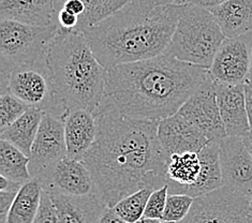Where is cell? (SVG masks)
I'll return each mask as SVG.
<instances>
[{"label":"cell","mask_w":252,"mask_h":223,"mask_svg":"<svg viewBox=\"0 0 252 223\" xmlns=\"http://www.w3.org/2000/svg\"><path fill=\"white\" fill-rule=\"evenodd\" d=\"M225 1H227V0H187L186 3H193L199 5V7L211 10L213 8L218 7V5L222 3H224Z\"/></svg>","instance_id":"obj_37"},{"label":"cell","mask_w":252,"mask_h":223,"mask_svg":"<svg viewBox=\"0 0 252 223\" xmlns=\"http://www.w3.org/2000/svg\"><path fill=\"white\" fill-rule=\"evenodd\" d=\"M63 123L68 157L83 161L97 136L94 114L86 108H74L65 114Z\"/></svg>","instance_id":"obj_16"},{"label":"cell","mask_w":252,"mask_h":223,"mask_svg":"<svg viewBox=\"0 0 252 223\" xmlns=\"http://www.w3.org/2000/svg\"><path fill=\"white\" fill-rule=\"evenodd\" d=\"M248 78L252 81V54H251V64H250V71H249Z\"/></svg>","instance_id":"obj_41"},{"label":"cell","mask_w":252,"mask_h":223,"mask_svg":"<svg viewBox=\"0 0 252 223\" xmlns=\"http://www.w3.org/2000/svg\"><path fill=\"white\" fill-rule=\"evenodd\" d=\"M1 92L11 93L31 107L63 119L69 111L59 97L46 57L0 71Z\"/></svg>","instance_id":"obj_6"},{"label":"cell","mask_w":252,"mask_h":223,"mask_svg":"<svg viewBox=\"0 0 252 223\" xmlns=\"http://www.w3.org/2000/svg\"><path fill=\"white\" fill-rule=\"evenodd\" d=\"M194 197L183 193H169L166 200L162 221L166 223H177L184 220L190 212Z\"/></svg>","instance_id":"obj_28"},{"label":"cell","mask_w":252,"mask_h":223,"mask_svg":"<svg viewBox=\"0 0 252 223\" xmlns=\"http://www.w3.org/2000/svg\"><path fill=\"white\" fill-rule=\"evenodd\" d=\"M241 223H252V214H249Z\"/></svg>","instance_id":"obj_40"},{"label":"cell","mask_w":252,"mask_h":223,"mask_svg":"<svg viewBox=\"0 0 252 223\" xmlns=\"http://www.w3.org/2000/svg\"><path fill=\"white\" fill-rule=\"evenodd\" d=\"M226 38L252 32V0H227L209 10Z\"/></svg>","instance_id":"obj_20"},{"label":"cell","mask_w":252,"mask_h":223,"mask_svg":"<svg viewBox=\"0 0 252 223\" xmlns=\"http://www.w3.org/2000/svg\"><path fill=\"white\" fill-rule=\"evenodd\" d=\"M250 214H252V195L250 197Z\"/></svg>","instance_id":"obj_43"},{"label":"cell","mask_w":252,"mask_h":223,"mask_svg":"<svg viewBox=\"0 0 252 223\" xmlns=\"http://www.w3.org/2000/svg\"><path fill=\"white\" fill-rule=\"evenodd\" d=\"M225 38L211 11L185 3L166 53L183 62L209 69Z\"/></svg>","instance_id":"obj_5"},{"label":"cell","mask_w":252,"mask_h":223,"mask_svg":"<svg viewBox=\"0 0 252 223\" xmlns=\"http://www.w3.org/2000/svg\"><path fill=\"white\" fill-rule=\"evenodd\" d=\"M42 186L33 177L22 186L10 208L7 223H33L42 197Z\"/></svg>","instance_id":"obj_23"},{"label":"cell","mask_w":252,"mask_h":223,"mask_svg":"<svg viewBox=\"0 0 252 223\" xmlns=\"http://www.w3.org/2000/svg\"><path fill=\"white\" fill-rule=\"evenodd\" d=\"M184 5L174 0H131L83 32L107 69L157 57L169 49Z\"/></svg>","instance_id":"obj_3"},{"label":"cell","mask_w":252,"mask_h":223,"mask_svg":"<svg viewBox=\"0 0 252 223\" xmlns=\"http://www.w3.org/2000/svg\"><path fill=\"white\" fill-rule=\"evenodd\" d=\"M167 196H169V186L167 185L154 190L148 198L144 217L161 220L164 213Z\"/></svg>","instance_id":"obj_29"},{"label":"cell","mask_w":252,"mask_h":223,"mask_svg":"<svg viewBox=\"0 0 252 223\" xmlns=\"http://www.w3.org/2000/svg\"><path fill=\"white\" fill-rule=\"evenodd\" d=\"M64 1L65 0H55L56 13L61 10L62 4ZM82 1L86 5V11L84 15L80 17L77 32H83L85 29L95 25L115 13L131 0H82Z\"/></svg>","instance_id":"obj_25"},{"label":"cell","mask_w":252,"mask_h":223,"mask_svg":"<svg viewBox=\"0 0 252 223\" xmlns=\"http://www.w3.org/2000/svg\"><path fill=\"white\" fill-rule=\"evenodd\" d=\"M94 114L97 136L83 162L93 175L95 194L107 207L135 191L166 185L170 156L159 141V120L126 116L106 95Z\"/></svg>","instance_id":"obj_1"},{"label":"cell","mask_w":252,"mask_h":223,"mask_svg":"<svg viewBox=\"0 0 252 223\" xmlns=\"http://www.w3.org/2000/svg\"><path fill=\"white\" fill-rule=\"evenodd\" d=\"M252 54V32L225 38L215 55L209 74L216 82L238 85L248 78Z\"/></svg>","instance_id":"obj_10"},{"label":"cell","mask_w":252,"mask_h":223,"mask_svg":"<svg viewBox=\"0 0 252 223\" xmlns=\"http://www.w3.org/2000/svg\"><path fill=\"white\" fill-rule=\"evenodd\" d=\"M28 165V156L13 144L0 138V175L24 185L33 178Z\"/></svg>","instance_id":"obj_24"},{"label":"cell","mask_w":252,"mask_h":223,"mask_svg":"<svg viewBox=\"0 0 252 223\" xmlns=\"http://www.w3.org/2000/svg\"><path fill=\"white\" fill-rule=\"evenodd\" d=\"M243 141L245 143L246 147H247L248 152L250 153V155L252 157V130H250L247 134H245L243 136Z\"/></svg>","instance_id":"obj_38"},{"label":"cell","mask_w":252,"mask_h":223,"mask_svg":"<svg viewBox=\"0 0 252 223\" xmlns=\"http://www.w3.org/2000/svg\"><path fill=\"white\" fill-rule=\"evenodd\" d=\"M61 9L67 10L70 13L74 14L76 16H83L86 11V5L82 0H65L62 4Z\"/></svg>","instance_id":"obj_33"},{"label":"cell","mask_w":252,"mask_h":223,"mask_svg":"<svg viewBox=\"0 0 252 223\" xmlns=\"http://www.w3.org/2000/svg\"><path fill=\"white\" fill-rule=\"evenodd\" d=\"M245 86V98H246V107H247L248 119L250 124V128L252 130V81L247 78L244 83Z\"/></svg>","instance_id":"obj_34"},{"label":"cell","mask_w":252,"mask_h":223,"mask_svg":"<svg viewBox=\"0 0 252 223\" xmlns=\"http://www.w3.org/2000/svg\"><path fill=\"white\" fill-rule=\"evenodd\" d=\"M174 1H176L178 3H186L187 2V0H174Z\"/></svg>","instance_id":"obj_42"},{"label":"cell","mask_w":252,"mask_h":223,"mask_svg":"<svg viewBox=\"0 0 252 223\" xmlns=\"http://www.w3.org/2000/svg\"><path fill=\"white\" fill-rule=\"evenodd\" d=\"M58 25L34 26L12 20L0 22V71L46 57Z\"/></svg>","instance_id":"obj_7"},{"label":"cell","mask_w":252,"mask_h":223,"mask_svg":"<svg viewBox=\"0 0 252 223\" xmlns=\"http://www.w3.org/2000/svg\"><path fill=\"white\" fill-rule=\"evenodd\" d=\"M154 189L144 188L124 197L113 207L121 218L129 223H135L144 217L146 204Z\"/></svg>","instance_id":"obj_26"},{"label":"cell","mask_w":252,"mask_h":223,"mask_svg":"<svg viewBox=\"0 0 252 223\" xmlns=\"http://www.w3.org/2000/svg\"><path fill=\"white\" fill-rule=\"evenodd\" d=\"M99 223H129V222L123 220L121 217L114 212L113 208L106 207L104 213L101 216Z\"/></svg>","instance_id":"obj_35"},{"label":"cell","mask_w":252,"mask_h":223,"mask_svg":"<svg viewBox=\"0 0 252 223\" xmlns=\"http://www.w3.org/2000/svg\"><path fill=\"white\" fill-rule=\"evenodd\" d=\"M62 223H99L106 205L97 194L52 193Z\"/></svg>","instance_id":"obj_18"},{"label":"cell","mask_w":252,"mask_h":223,"mask_svg":"<svg viewBox=\"0 0 252 223\" xmlns=\"http://www.w3.org/2000/svg\"><path fill=\"white\" fill-rule=\"evenodd\" d=\"M202 170L199 153L188 152L171 155L166 166L169 193L187 194L195 185Z\"/></svg>","instance_id":"obj_19"},{"label":"cell","mask_w":252,"mask_h":223,"mask_svg":"<svg viewBox=\"0 0 252 223\" xmlns=\"http://www.w3.org/2000/svg\"><path fill=\"white\" fill-rule=\"evenodd\" d=\"M250 214V198L222 186L194 197L187 217L177 223H241Z\"/></svg>","instance_id":"obj_8"},{"label":"cell","mask_w":252,"mask_h":223,"mask_svg":"<svg viewBox=\"0 0 252 223\" xmlns=\"http://www.w3.org/2000/svg\"><path fill=\"white\" fill-rule=\"evenodd\" d=\"M61 100L68 111H94L105 96L107 68L82 32L59 29L46 54Z\"/></svg>","instance_id":"obj_4"},{"label":"cell","mask_w":252,"mask_h":223,"mask_svg":"<svg viewBox=\"0 0 252 223\" xmlns=\"http://www.w3.org/2000/svg\"><path fill=\"white\" fill-rule=\"evenodd\" d=\"M68 156L63 119L43 113L39 131L29 156V172L32 177Z\"/></svg>","instance_id":"obj_12"},{"label":"cell","mask_w":252,"mask_h":223,"mask_svg":"<svg viewBox=\"0 0 252 223\" xmlns=\"http://www.w3.org/2000/svg\"><path fill=\"white\" fill-rule=\"evenodd\" d=\"M135 223H166L160 219H153V218H146V217H143L139 221Z\"/></svg>","instance_id":"obj_39"},{"label":"cell","mask_w":252,"mask_h":223,"mask_svg":"<svg viewBox=\"0 0 252 223\" xmlns=\"http://www.w3.org/2000/svg\"><path fill=\"white\" fill-rule=\"evenodd\" d=\"M0 95V129L3 130L24 115L31 106L11 93Z\"/></svg>","instance_id":"obj_27"},{"label":"cell","mask_w":252,"mask_h":223,"mask_svg":"<svg viewBox=\"0 0 252 223\" xmlns=\"http://www.w3.org/2000/svg\"><path fill=\"white\" fill-rule=\"evenodd\" d=\"M80 17L70 13L67 10L61 9L57 13V24L59 29L65 32H77Z\"/></svg>","instance_id":"obj_31"},{"label":"cell","mask_w":252,"mask_h":223,"mask_svg":"<svg viewBox=\"0 0 252 223\" xmlns=\"http://www.w3.org/2000/svg\"><path fill=\"white\" fill-rule=\"evenodd\" d=\"M202 170L197 182L188 191V195L197 197L223 186L219 157V142H209L199 152Z\"/></svg>","instance_id":"obj_21"},{"label":"cell","mask_w":252,"mask_h":223,"mask_svg":"<svg viewBox=\"0 0 252 223\" xmlns=\"http://www.w3.org/2000/svg\"><path fill=\"white\" fill-rule=\"evenodd\" d=\"M208 72L164 53L107 69L105 95L126 116L160 122L179 111Z\"/></svg>","instance_id":"obj_2"},{"label":"cell","mask_w":252,"mask_h":223,"mask_svg":"<svg viewBox=\"0 0 252 223\" xmlns=\"http://www.w3.org/2000/svg\"><path fill=\"white\" fill-rule=\"evenodd\" d=\"M178 113L199 127L211 142H220L227 136L220 115L215 81L209 72L196 92L179 108Z\"/></svg>","instance_id":"obj_11"},{"label":"cell","mask_w":252,"mask_h":223,"mask_svg":"<svg viewBox=\"0 0 252 223\" xmlns=\"http://www.w3.org/2000/svg\"><path fill=\"white\" fill-rule=\"evenodd\" d=\"M35 178L40 182L42 189L50 194H95L93 175L87 165L68 156L47 166Z\"/></svg>","instance_id":"obj_9"},{"label":"cell","mask_w":252,"mask_h":223,"mask_svg":"<svg viewBox=\"0 0 252 223\" xmlns=\"http://www.w3.org/2000/svg\"><path fill=\"white\" fill-rule=\"evenodd\" d=\"M219 157L223 186L252 195V157L242 136H225L219 142Z\"/></svg>","instance_id":"obj_13"},{"label":"cell","mask_w":252,"mask_h":223,"mask_svg":"<svg viewBox=\"0 0 252 223\" xmlns=\"http://www.w3.org/2000/svg\"><path fill=\"white\" fill-rule=\"evenodd\" d=\"M0 16L34 26L58 25L55 0H1Z\"/></svg>","instance_id":"obj_17"},{"label":"cell","mask_w":252,"mask_h":223,"mask_svg":"<svg viewBox=\"0 0 252 223\" xmlns=\"http://www.w3.org/2000/svg\"><path fill=\"white\" fill-rule=\"evenodd\" d=\"M17 192L0 191V223H7L10 208L13 204Z\"/></svg>","instance_id":"obj_32"},{"label":"cell","mask_w":252,"mask_h":223,"mask_svg":"<svg viewBox=\"0 0 252 223\" xmlns=\"http://www.w3.org/2000/svg\"><path fill=\"white\" fill-rule=\"evenodd\" d=\"M42 117H43V112L35 107H31L13 124L1 130L0 137L1 140L13 144L15 147L29 157L39 131Z\"/></svg>","instance_id":"obj_22"},{"label":"cell","mask_w":252,"mask_h":223,"mask_svg":"<svg viewBox=\"0 0 252 223\" xmlns=\"http://www.w3.org/2000/svg\"><path fill=\"white\" fill-rule=\"evenodd\" d=\"M215 90L226 135L243 137L251 130L244 84L229 85L215 81Z\"/></svg>","instance_id":"obj_15"},{"label":"cell","mask_w":252,"mask_h":223,"mask_svg":"<svg viewBox=\"0 0 252 223\" xmlns=\"http://www.w3.org/2000/svg\"><path fill=\"white\" fill-rule=\"evenodd\" d=\"M22 184L13 182L7 177L0 175V191H14V192H19L20 189L22 188Z\"/></svg>","instance_id":"obj_36"},{"label":"cell","mask_w":252,"mask_h":223,"mask_svg":"<svg viewBox=\"0 0 252 223\" xmlns=\"http://www.w3.org/2000/svg\"><path fill=\"white\" fill-rule=\"evenodd\" d=\"M33 223H62L55 204L49 192H42L41 203Z\"/></svg>","instance_id":"obj_30"},{"label":"cell","mask_w":252,"mask_h":223,"mask_svg":"<svg viewBox=\"0 0 252 223\" xmlns=\"http://www.w3.org/2000/svg\"><path fill=\"white\" fill-rule=\"evenodd\" d=\"M158 137L162 148L169 156L199 153L211 142L199 127L178 112L160 120Z\"/></svg>","instance_id":"obj_14"}]
</instances>
